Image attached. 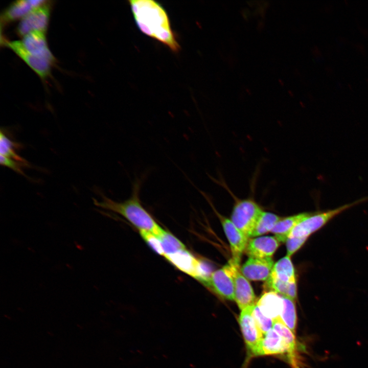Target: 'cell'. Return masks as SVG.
<instances>
[{"label":"cell","instance_id":"cell-5","mask_svg":"<svg viewBox=\"0 0 368 368\" xmlns=\"http://www.w3.org/2000/svg\"><path fill=\"white\" fill-rule=\"evenodd\" d=\"M254 306L241 310L238 320L249 356H261L264 337L252 314Z\"/></svg>","mask_w":368,"mask_h":368},{"label":"cell","instance_id":"cell-12","mask_svg":"<svg viewBox=\"0 0 368 368\" xmlns=\"http://www.w3.org/2000/svg\"><path fill=\"white\" fill-rule=\"evenodd\" d=\"M21 41L29 53L53 64L55 58L48 48L45 32L32 31L24 36Z\"/></svg>","mask_w":368,"mask_h":368},{"label":"cell","instance_id":"cell-8","mask_svg":"<svg viewBox=\"0 0 368 368\" xmlns=\"http://www.w3.org/2000/svg\"><path fill=\"white\" fill-rule=\"evenodd\" d=\"M49 4L43 5L32 10L22 18L17 27V33L25 36L33 31L45 32L47 29L50 17Z\"/></svg>","mask_w":368,"mask_h":368},{"label":"cell","instance_id":"cell-24","mask_svg":"<svg viewBox=\"0 0 368 368\" xmlns=\"http://www.w3.org/2000/svg\"><path fill=\"white\" fill-rule=\"evenodd\" d=\"M252 314L258 327L264 335L272 329L273 320L264 315L256 304L253 308Z\"/></svg>","mask_w":368,"mask_h":368},{"label":"cell","instance_id":"cell-17","mask_svg":"<svg viewBox=\"0 0 368 368\" xmlns=\"http://www.w3.org/2000/svg\"><path fill=\"white\" fill-rule=\"evenodd\" d=\"M312 213H302L282 218L270 231L279 242H286L294 227Z\"/></svg>","mask_w":368,"mask_h":368},{"label":"cell","instance_id":"cell-18","mask_svg":"<svg viewBox=\"0 0 368 368\" xmlns=\"http://www.w3.org/2000/svg\"><path fill=\"white\" fill-rule=\"evenodd\" d=\"M270 276L285 282H296L294 268L290 257L286 256L277 262Z\"/></svg>","mask_w":368,"mask_h":368},{"label":"cell","instance_id":"cell-7","mask_svg":"<svg viewBox=\"0 0 368 368\" xmlns=\"http://www.w3.org/2000/svg\"><path fill=\"white\" fill-rule=\"evenodd\" d=\"M232 270L234 282L235 301L242 310L256 305V296L250 283L241 273L240 264L232 260L229 261Z\"/></svg>","mask_w":368,"mask_h":368},{"label":"cell","instance_id":"cell-26","mask_svg":"<svg viewBox=\"0 0 368 368\" xmlns=\"http://www.w3.org/2000/svg\"><path fill=\"white\" fill-rule=\"evenodd\" d=\"M307 240L305 238L288 237L286 242L287 256L290 257L303 245Z\"/></svg>","mask_w":368,"mask_h":368},{"label":"cell","instance_id":"cell-25","mask_svg":"<svg viewBox=\"0 0 368 368\" xmlns=\"http://www.w3.org/2000/svg\"><path fill=\"white\" fill-rule=\"evenodd\" d=\"M140 233L143 240L152 250L157 254L164 256L165 254L161 241L157 236L145 231H140Z\"/></svg>","mask_w":368,"mask_h":368},{"label":"cell","instance_id":"cell-19","mask_svg":"<svg viewBox=\"0 0 368 368\" xmlns=\"http://www.w3.org/2000/svg\"><path fill=\"white\" fill-rule=\"evenodd\" d=\"M266 288L293 301L297 298L296 282L289 283L269 276L265 284Z\"/></svg>","mask_w":368,"mask_h":368},{"label":"cell","instance_id":"cell-10","mask_svg":"<svg viewBox=\"0 0 368 368\" xmlns=\"http://www.w3.org/2000/svg\"><path fill=\"white\" fill-rule=\"evenodd\" d=\"M219 217L225 234L229 241L232 255V260L240 264L241 256L244 252L249 238L240 231L231 220L221 216Z\"/></svg>","mask_w":368,"mask_h":368},{"label":"cell","instance_id":"cell-20","mask_svg":"<svg viewBox=\"0 0 368 368\" xmlns=\"http://www.w3.org/2000/svg\"><path fill=\"white\" fill-rule=\"evenodd\" d=\"M282 218L273 213L263 211L249 237H255L271 231Z\"/></svg>","mask_w":368,"mask_h":368},{"label":"cell","instance_id":"cell-2","mask_svg":"<svg viewBox=\"0 0 368 368\" xmlns=\"http://www.w3.org/2000/svg\"><path fill=\"white\" fill-rule=\"evenodd\" d=\"M142 183V180L139 179L134 181L130 197L124 201H115L101 194L102 201H98L93 199L94 202L99 207L121 215L139 231L151 232L158 237L164 230L158 225L141 203L140 193Z\"/></svg>","mask_w":368,"mask_h":368},{"label":"cell","instance_id":"cell-14","mask_svg":"<svg viewBox=\"0 0 368 368\" xmlns=\"http://www.w3.org/2000/svg\"><path fill=\"white\" fill-rule=\"evenodd\" d=\"M256 305L264 315L273 321L280 318L283 308L282 297L272 291L265 292Z\"/></svg>","mask_w":368,"mask_h":368},{"label":"cell","instance_id":"cell-21","mask_svg":"<svg viewBox=\"0 0 368 368\" xmlns=\"http://www.w3.org/2000/svg\"><path fill=\"white\" fill-rule=\"evenodd\" d=\"M282 297L283 302V308L279 319L295 334L297 318L294 301L285 296Z\"/></svg>","mask_w":368,"mask_h":368},{"label":"cell","instance_id":"cell-4","mask_svg":"<svg viewBox=\"0 0 368 368\" xmlns=\"http://www.w3.org/2000/svg\"><path fill=\"white\" fill-rule=\"evenodd\" d=\"M367 200L368 196L334 209L312 213L310 215L302 220L294 227L289 237H294L308 239L312 234L321 228L336 216L357 204Z\"/></svg>","mask_w":368,"mask_h":368},{"label":"cell","instance_id":"cell-22","mask_svg":"<svg viewBox=\"0 0 368 368\" xmlns=\"http://www.w3.org/2000/svg\"><path fill=\"white\" fill-rule=\"evenodd\" d=\"M16 147H17V144L9 139L1 130L0 133L1 155L26 163V160L16 153Z\"/></svg>","mask_w":368,"mask_h":368},{"label":"cell","instance_id":"cell-15","mask_svg":"<svg viewBox=\"0 0 368 368\" xmlns=\"http://www.w3.org/2000/svg\"><path fill=\"white\" fill-rule=\"evenodd\" d=\"M165 257L178 269L195 278L198 259L186 248L166 255Z\"/></svg>","mask_w":368,"mask_h":368},{"label":"cell","instance_id":"cell-23","mask_svg":"<svg viewBox=\"0 0 368 368\" xmlns=\"http://www.w3.org/2000/svg\"><path fill=\"white\" fill-rule=\"evenodd\" d=\"M158 238L162 244L165 254L164 257L185 249V246L179 240L165 230Z\"/></svg>","mask_w":368,"mask_h":368},{"label":"cell","instance_id":"cell-9","mask_svg":"<svg viewBox=\"0 0 368 368\" xmlns=\"http://www.w3.org/2000/svg\"><path fill=\"white\" fill-rule=\"evenodd\" d=\"M6 45L12 50L26 63L42 79H45L50 74L51 63L43 59L36 57L29 53L23 45L21 41H6Z\"/></svg>","mask_w":368,"mask_h":368},{"label":"cell","instance_id":"cell-11","mask_svg":"<svg viewBox=\"0 0 368 368\" xmlns=\"http://www.w3.org/2000/svg\"><path fill=\"white\" fill-rule=\"evenodd\" d=\"M274 263L272 258H249L240 268L243 275L251 281H266Z\"/></svg>","mask_w":368,"mask_h":368},{"label":"cell","instance_id":"cell-16","mask_svg":"<svg viewBox=\"0 0 368 368\" xmlns=\"http://www.w3.org/2000/svg\"><path fill=\"white\" fill-rule=\"evenodd\" d=\"M43 0H21L12 4L3 16L4 21H10L24 18L32 10L43 5Z\"/></svg>","mask_w":368,"mask_h":368},{"label":"cell","instance_id":"cell-13","mask_svg":"<svg viewBox=\"0 0 368 368\" xmlns=\"http://www.w3.org/2000/svg\"><path fill=\"white\" fill-rule=\"evenodd\" d=\"M279 244L274 237H260L249 239L244 252L249 258H271Z\"/></svg>","mask_w":368,"mask_h":368},{"label":"cell","instance_id":"cell-1","mask_svg":"<svg viewBox=\"0 0 368 368\" xmlns=\"http://www.w3.org/2000/svg\"><path fill=\"white\" fill-rule=\"evenodd\" d=\"M129 3L135 24L143 33L174 52L179 51L180 45L167 12L160 3L152 0H130Z\"/></svg>","mask_w":368,"mask_h":368},{"label":"cell","instance_id":"cell-3","mask_svg":"<svg viewBox=\"0 0 368 368\" xmlns=\"http://www.w3.org/2000/svg\"><path fill=\"white\" fill-rule=\"evenodd\" d=\"M215 180L235 199L231 214V220L233 223L246 236H249L263 211L251 198L240 199L223 180Z\"/></svg>","mask_w":368,"mask_h":368},{"label":"cell","instance_id":"cell-27","mask_svg":"<svg viewBox=\"0 0 368 368\" xmlns=\"http://www.w3.org/2000/svg\"><path fill=\"white\" fill-rule=\"evenodd\" d=\"M0 163L1 165L7 167L21 174H24L21 169V167L28 165L27 163L20 162L3 155H1Z\"/></svg>","mask_w":368,"mask_h":368},{"label":"cell","instance_id":"cell-6","mask_svg":"<svg viewBox=\"0 0 368 368\" xmlns=\"http://www.w3.org/2000/svg\"><path fill=\"white\" fill-rule=\"evenodd\" d=\"M203 284L222 298L235 301L234 282L230 264L212 272Z\"/></svg>","mask_w":368,"mask_h":368}]
</instances>
